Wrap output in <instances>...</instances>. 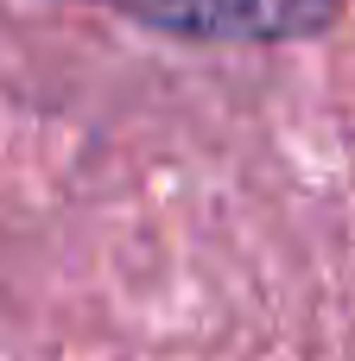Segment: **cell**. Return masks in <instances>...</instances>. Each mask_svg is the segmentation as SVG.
<instances>
[{"label":"cell","instance_id":"obj_1","mask_svg":"<svg viewBox=\"0 0 355 361\" xmlns=\"http://www.w3.org/2000/svg\"><path fill=\"white\" fill-rule=\"evenodd\" d=\"M184 44H299L343 19V0H89Z\"/></svg>","mask_w":355,"mask_h":361}]
</instances>
